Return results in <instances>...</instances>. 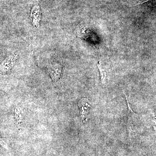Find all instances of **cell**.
Here are the masks:
<instances>
[{"label":"cell","mask_w":156,"mask_h":156,"mask_svg":"<svg viewBox=\"0 0 156 156\" xmlns=\"http://www.w3.org/2000/svg\"><path fill=\"white\" fill-rule=\"evenodd\" d=\"M17 54L11 55L7 57L0 65V74H5L12 69L18 58Z\"/></svg>","instance_id":"obj_1"},{"label":"cell","mask_w":156,"mask_h":156,"mask_svg":"<svg viewBox=\"0 0 156 156\" xmlns=\"http://www.w3.org/2000/svg\"><path fill=\"white\" fill-rule=\"evenodd\" d=\"M15 116L16 117V119L17 120L18 122V126H20L21 122H22L23 117L21 112L19 108H16L14 111Z\"/></svg>","instance_id":"obj_5"},{"label":"cell","mask_w":156,"mask_h":156,"mask_svg":"<svg viewBox=\"0 0 156 156\" xmlns=\"http://www.w3.org/2000/svg\"><path fill=\"white\" fill-rule=\"evenodd\" d=\"M97 66L99 69V72H100L101 81L102 83H104L105 82V78H106V72L101 68L99 62L98 63Z\"/></svg>","instance_id":"obj_4"},{"label":"cell","mask_w":156,"mask_h":156,"mask_svg":"<svg viewBox=\"0 0 156 156\" xmlns=\"http://www.w3.org/2000/svg\"><path fill=\"white\" fill-rule=\"evenodd\" d=\"M62 68L60 65H55L50 68V75L53 80L57 81L60 78Z\"/></svg>","instance_id":"obj_3"},{"label":"cell","mask_w":156,"mask_h":156,"mask_svg":"<svg viewBox=\"0 0 156 156\" xmlns=\"http://www.w3.org/2000/svg\"><path fill=\"white\" fill-rule=\"evenodd\" d=\"M78 105L80 108L81 118L83 119H86L92 107L91 103L87 98H83L79 101Z\"/></svg>","instance_id":"obj_2"}]
</instances>
